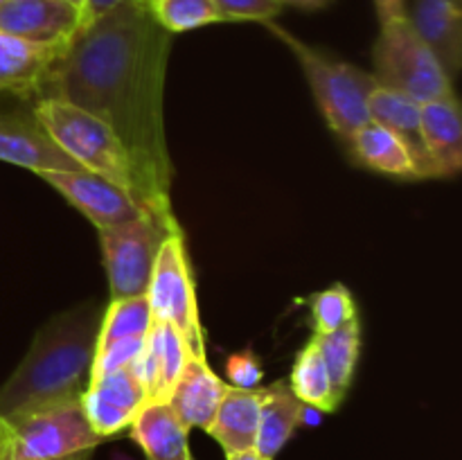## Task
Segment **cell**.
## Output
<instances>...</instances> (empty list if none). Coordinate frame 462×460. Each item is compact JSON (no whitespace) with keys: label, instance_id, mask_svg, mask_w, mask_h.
Wrapping results in <instances>:
<instances>
[{"label":"cell","instance_id":"6da1fadb","mask_svg":"<svg viewBox=\"0 0 462 460\" xmlns=\"http://www.w3.org/2000/svg\"><path fill=\"white\" fill-rule=\"evenodd\" d=\"M171 39L147 0L117 5L70 36L39 90V97L72 104L111 126L134 162L144 207L165 219H176L162 117Z\"/></svg>","mask_w":462,"mask_h":460},{"label":"cell","instance_id":"7a4b0ae2","mask_svg":"<svg viewBox=\"0 0 462 460\" xmlns=\"http://www.w3.org/2000/svg\"><path fill=\"white\" fill-rule=\"evenodd\" d=\"M102 307L86 302L48 320L36 332L30 352L0 386V419L81 401L90 383Z\"/></svg>","mask_w":462,"mask_h":460},{"label":"cell","instance_id":"3957f363","mask_svg":"<svg viewBox=\"0 0 462 460\" xmlns=\"http://www.w3.org/2000/svg\"><path fill=\"white\" fill-rule=\"evenodd\" d=\"M32 115L54 144L63 149L81 170L111 180L143 203L134 162L111 126L72 104L50 97L36 99Z\"/></svg>","mask_w":462,"mask_h":460},{"label":"cell","instance_id":"277c9868","mask_svg":"<svg viewBox=\"0 0 462 460\" xmlns=\"http://www.w3.org/2000/svg\"><path fill=\"white\" fill-rule=\"evenodd\" d=\"M264 25L280 41H284L293 57L298 59L329 129L350 143L352 135L370 122L368 99L379 86L377 77L311 48L305 41L296 39L287 30L275 25L273 21L264 23Z\"/></svg>","mask_w":462,"mask_h":460},{"label":"cell","instance_id":"5b68a950","mask_svg":"<svg viewBox=\"0 0 462 460\" xmlns=\"http://www.w3.org/2000/svg\"><path fill=\"white\" fill-rule=\"evenodd\" d=\"M5 446L0 460H66L93 454L104 442L90 427L81 401L43 406L3 419Z\"/></svg>","mask_w":462,"mask_h":460},{"label":"cell","instance_id":"8992f818","mask_svg":"<svg viewBox=\"0 0 462 460\" xmlns=\"http://www.w3.org/2000/svg\"><path fill=\"white\" fill-rule=\"evenodd\" d=\"M373 59L379 86L409 95L415 102L427 104L454 95L449 75L406 18L383 23Z\"/></svg>","mask_w":462,"mask_h":460},{"label":"cell","instance_id":"52a82bcc","mask_svg":"<svg viewBox=\"0 0 462 460\" xmlns=\"http://www.w3.org/2000/svg\"><path fill=\"white\" fill-rule=\"evenodd\" d=\"M174 233H180L179 221L165 219L152 210H144L129 224L99 230L111 300L147 296L158 251Z\"/></svg>","mask_w":462,"mask_h":460},{"label":"cell","instance_id":"ba28073f","mask_svg":"<svg viewBox=\"0 0 462 460\" xmlns=\"http://www.w3.org/2000/svg\"><path fill=\"white\" fill-rule=\"evenodd\" d=\"M147 300L153 318L165 320L180 334L188 356L206 359V343L199 323L197 293L189 273L183 230L170 235L162 242L149 280Z\"/></svg>","mask_w":462,"mask_h":460},{"label":"cell","instance_id":"9c48e42d","mask_svg":"<svg viewBox=\"0 0 462 460\" xmlns=\"http://www.w3.org/2000/svg\"><path fill=\"white\" fill-rule=\"evenodd\" d=\"M152 318L147 296L111 300V305L104 309L102 323H99L90 379H97L120 368H138L144 343H147V332L152 327Z\"/></svg>","mask_w":462,"mask_h":460},{"label":"cell","instance_id":"30bf717a","mask_svg":"<svg viewBox=\"0 0 462 460\" xmlns=\"http://www.w3.org/2000/svg\"><path fill=\"white\" fill-rule=\"evenodd\" d=\"M39 176L88 216L97 230L129 224L149 210L129 192L90 171H45Z\"/></svg>","mask_w":462,"mask_h":460},{"label":"cell","instance_id":"8fae6325","mask_svg":"<svg viewBox=\"0 0 462 460\" xmlns=\"http://www.w3.org/2000/svg\"><path fill=\"white\" fill-rule=\"evenodd\" d=\"M144 404L147 391L135 368H120L90 379L81 397L90 427L104 440L129 428Z\"/></svg>","mask_w":462,"mask_h":460},{"label":"cell","instance_id":"7c38bea8","mask_svg":"<svg viewBox=\"0 0 462 460\" xmlns=\"http://www.w3.org/2000/svg\"><path fill=\"white\" fill-rule=\"evenodd\" d=\"M79 27V12L66 0H5L0 32L36 45H66Z\"/></svg>","mask_w":462,"mask_h":460},{"label":"cell","instance_id":"4fadbf2b","mask_svg":"<svg viewBox=\"0 0 462 460\" xmlns=\"http://www.w3.org/2000/svg\"><path fill=\"white\" fill-rule=\"evenodd\" d=\"M462 0H404V16L454 81L462 61Z\"/></svg>","mask_w":462,"mask_h":460},{"label":"cell","instance_id":"5bb4252c","mask_svg":"<svg viewBox=\"0 0 462 460\" xmlns=\"http://www.w3.org/2000/svg\"><path fill=\"white\" fill-rule=\"evenodd\" d=\"M0 161L25 170L45 171H86L39 126V122L0 113Z\"/></svg>","mask_w":462,"mask_h":460},{"label":"cell","instance_id":"9a60e30c","mask_svg":"<svg viewBox=\"0 0 462 460\" xmlns=\"http://www.w3.org/2000/svg\"><path fill=\"white\" fill-rule=\"evenodd\" d=\"M185 352L183 338L161 318H152V327L147 332L144 352L138 361V374L147 391V404H167L183 373Z\"/></svg>","mask_w":462,"mask_h":460},{"label":"cell","instance_id":"2e32d148","mask_svg":"<svg viewBox=\"0 0 462 460\" xmlns=\"http://www.w3.org/2000/svg\"><path fill=\"white\" fill-rule=\"evenodd\" d=\"M226 383L212 373L206 359H192L188 356L180 373L179 382H176L174 391L167 404L176 413L185 428H203L208 431L215 419L217 409H219L221 400H224Z\"/></svg>","mask_w":462,"mask_h":460},{"label":"cell","instance_id":"e0dca14e","mask_svg":"<svg viewBox=\"0 0 462 460\" xmlns=\"http://www.w3.org/2000/svg\"><path fill=\"white\" fill-rule=\"evenodd\" d=\"M420 108H422V104L415 102L413 97L386 88V86H377L368 99L370 120L386 126L404 143L415 167H418L420 179H433L438 174L427 152V144H424L422 131H420Z\"/></svg>","mask_w":462,"mask_h":460},{"label":"cell","instance_id":"ac0fdd59","mask_svg":"<svg viewBox=\"0 0 462 460\" xmlns=\"http://www.w3.org/2000/svg\"><path fill=\"white\" fill-rule=\"evenodd\" d=\"M420 131H422L436 174H458L462 167V117L456 93L422 104Z\"/></svg>","mask_w":462,"mask_h":460},{"label":"cell","instance_id":"d6986e66","mask_svg":"<svg viewBox=\"0 0 462 460\" xmlns=\"http://www.w3.org/2000/svg\"><path fill=\"white\" fill-rule=\"evenodd\" d=\"M61 50L63 45H36L0 32V90L39 97L48 68Z\"/></svg>","mask_w":462,"mask_h":460},{"label":"cell","instance_id":"ffe728a7","mask_svg":"<svg viewBox=\"0 0 462 460\" xmlns=\"http://www.w3.org/2000/svg\"><path fill=\"white\" fill-rule=\"evenodd\" d=\"M260 404V388H226L224 400H221L215 419L208 428V433L224 446L226 455L255 449Z\"/></svg>","mask_w":462,"mask_h":460},{"label":"cell","instance_id":"44dd1931","mask_svg":"<svg viewBox=\"0 0 462 460\" xmlns=\"http://www.w3.org/2000/svg\"><path fill=\"white\" fill-rule=\"evenodd\" d=\"M260 391L262 404L255 451L264 460H273L305 418V404L293 395L289 383L282 379Z\"/></svg>","mask_w":462,"mask_h":460},{"label":"cell","instance_id":"7402d4cb","mask_svg":"<svg viewBox=\"0 0 462 460\" xmlns=\"http://www.w3.org/2000/svg\"><path fill=\"white\" fill-rule=\"evenodd\" d=\"M129 428L147 460H192L188 428L170 404H144Z\"/></svg>","mask_w":462,"mask_h":460},{"label":"cell","instance_id":"603a6c76","mask_svg":"<svg viewBox=\"0 0 462 460\" xmlns=\"http://www.w3.org/2000/svg\"><path fill=\"white\" fill-rule=\"evenodd\" d=\"M352 147L356 158L370 170L382 171V174L400 176V179H420L418 167L411 158L409 149L404 147L400 138L386 126L370 120L352 135Z\"/></svg>","mask_w":462,"mask_h":460},{"label":"cell","instance_id":"cb8c5ba5","mask_svg":"<svg viewBox=\"0 0 462 460\" xmlns=\"http://www.w3.org/2000/svg\"><path fill=\"white\" fill-rule=\"evenodd\" d=\"M289 388L302 404L314 406L316 410H323V413H334L341 406V400L334 392L332 379H329L325 361L314 338L298 352L296 361H293Z\"/></svg>","mask_w":462,"mask_h":460},{"label":"cell","instance_id":"d4e9b609","mask_svg":"<svg viewBox=\"0 0 462 460\" xmlns=\"http://www.w3.org/2000/svg\"><path fill=\"white\" fill-rule=\"evenodd\" d=\"M314 341L316 345H319L320 356H323L329 379H332L334 392H337L338 400L343 401L346 392L350 391L352 377H355L356 370V361H359V318H352L350 323L343 325L337 332L325 334V336H314Z\"/></svg>","mask_w":462,"mask_h":460},{"label":"cell","instance_id":"484cf974","mask_svg":"<svg viewBox=\"0 0 462 460\" xmlns=\"http://www.w3.org/2000/svg\"><path fill=\"white\" fill-rule=\"evenodd\" d=\"M153 18L170 34L224 23L215 0H147Z\"/></svg>","mask_w":462,"mask_h":460},{"label":"cell","instance_id":"4316f807","mask_svg":"<svg viewBox=\"0 0 462 460\" xmlns=\"http://www.w3.org/2000/svg\"><path fill=\"white\" fill-rule=\"evenodd\" d=\"M311 323H314V336H325L343 325L356 318V302L352 293L347 291L343 284H334V287L325 289V291L311 296Z\"/></svg>","mask_w":462,"mask_h":460},{"label":"cell","instance_id":"83f0119b","mask_svg":"<svg viewBox=\"0 0 462 460\" xmlns=\"http://www.w3.org/2000/svg\"><path fill=\"white\" fill-rule=\"evenodd\" d=\"M224 21H257L269 23L282 12L275 0H215Z\"/></svg>","mask_w":462,"mask_h":460},{"label":"cell","instance_id":"f1b7e54d","mask_svg":"<svg viewBox=\"0 0 462 460\" xmlns=\"http://www.w3.org/2000/svg\"><path fill=\"white\" fill-rule=\"evenodd\" d=\"M226 373L237 388H255L262 379V365L253 352H235L226 361Z\"/></svg>","mask_w":462,"mask_h":460},{"label":"cell","instance_id":"f546056e","mask_svg":"<svg viewBox=\"0 0 462 460\" xmlns=\"http://www.w3.org/2000/svg\"><path fill=\"white\" fill-rule=\"evenodd\" d=\"M126 3H140V0H86L79 16V27L88 25L90 21H95L97 16L106 14L108 9L117 7V5H126ZM79 27H77V30H79Z\"/></svg>","mask_w":462,"mask_h":460},{"label":"cell","instance_id":"4dcf8cb0","mask_svg":"<svg viewBox=\"0 0 462 460\" xmlns=\"http://www.w3.org/2000/svg\"><path fill=\"white\" fill-rule=\"evenodd\" d=\"M374 9H377L379 23H391L404 16V0H374Z\"/></svg>","mask_w":462,"mask_h":460},{"label":"cell","instance_id":"1f68e13d","mask_svg":"<svg viewBox=\"0 0 462 460\" xmlns=\"http://www.w3.org/2000/svg\"><path fill=\"white\" fill-rule=\"evenodd\" d=\"M280 7H298V9H305V12H316V9H323L328 7L332 0H275Z\"/></svg>","mask_w":462,"mask_h":460},{"label":"cell","instance_id":"d6a6232c","mask_svg":"<svg viewBox=\"0 0 462 460\" xmlns=\"http://www.w3.org/2000/svg\"><path fill=\"white\" fill-rule=\"evenodd\" d=\"M226 460H264L255 449H248V451H239V454H230L226 455Z\"/></svg>","mask_w":462,"mask_h":460},{"label":"cell","instance_id":"836d02e7","mask_svg":"<svg viewBox=\"0 0 462 460\" xmlns=\"http://www.w3.org/2000/svg\"><path fill=\"white\" fill-rule=\"evenodd\" d=\"M68 5H72V7L77 9V12H79V16H81V9H84V5H86V0H66Z\"/></svg>","mask_w":462,"mask_h":460},{"label":"cell","instance_id":"e575fe53","mask_svg":"<svg viewBox=\"0 0 462 460\" xmlns=\"http://www.w3.org/2000/svg\"><path fill=\"white\" fill-rule=\"evenodd\" d=\"M3 446H5V424L0 419V455H3Z\"/></svg>","mask_w":462,"mask_h":460},{"label":"cell","instance_id":"d590c367","mask_svg":"<svg viewBox=\"0 0 462 460\" xmlns=\"http://www.w3.org/2000/svg\"><path fill=\"white\" fill-rule=\"evenodd\" d=\"M66 460H90V454H79V455H72V458H66Z\"/></svg>","mask_w":462,"mask_h":460},{"label":"cell","instance_id":"8d00e7d4","mask_svg":"<svg viewBox=\"0 0 462 460\" xmlns=\"http://www.w3.org/2000/svg\"><path fill=\"white\" fill-rule=\"evenodd\" d=\"M113 460H134V458H129V455H125V454H116L113 455Z\"/></svg>","mask_w":462,"mask_h":460},{"label":"cell","instance_id":"74e56055","mask_svg":"<svg viewBox=\"0 0 462 460\" xmlns=\"http://www.w3.org/2000/svg\"><path fill=\"white\" fill-rule=\"evenodd\" d=\"M5 3V0H0V5H3Z\"/></svg>","mask_w":462,"mask_h":460},{"label":"cell","instance_id":"f35d334b","mask_svg":"<svg viewBox=\"0 0 462 460\" xmlns=\"http://www.w3.org/2000/svg\"><path fill=\"white\" fill-rule=\"evenodd\" d=\"M192 460H194V458H192Z\"/></svg>","mask_w":462,"mask_h":460}]
</instances>
